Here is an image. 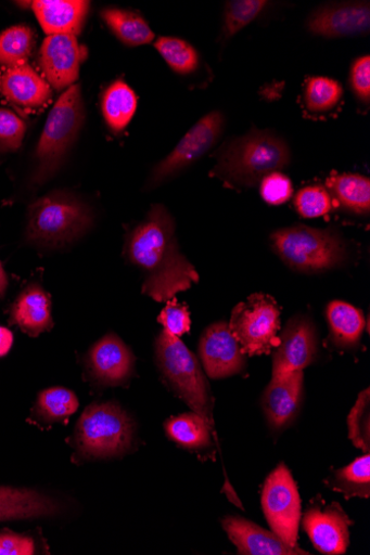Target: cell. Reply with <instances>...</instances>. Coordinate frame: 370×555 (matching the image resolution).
Listing matches in <instances>:
<instances>
[{
  "label": "cell",
  "instance_id": "d6986e66",
  "mask_svg": "<svg viewBox=\"0 0 370 555\" xmlns=\"http://www.w3.org/2000/svg\"><path fill=\"white\" fill-rule=\"evenodd\" d=\"M240 554L247 555H307L308 552L288 545L275 532H269L243 519L228 517L222 522Z\"/></svg>",
  "mask_w": 370,
  "mask_h": 555
},
{
  "label": "cell",
  "instance_id": "d590c367",
  "mask_svg": "<svg viewBox=\"0 0 370 555\" xmlns=\"http://www.w3.org/2000/svg\"><path fill=\"white\" fill-rule=\"evenodd\" d=\"M26 125L14 113L0 109V158L17 151L25 138Z\"/></svg>",
  "mask_w": 370,
  "mask_h": 555
},
{
  "label": "cell",
  "instance_id": "4fadbf2b",
  "mask_svg": "<svg viewBox=\"0 0 370 555\" xmlns=\"http://www.w3.org/2000/svg\"><path fill=\"white\" fill-rule=\"evenodd\" d=\"M86 49L74 35L48 36L40 48L39 65L47 81L61 91L78 80Z\"/></svg>",
  "mask_w": 370,
  "mask_h": 555
},
{
  "label": "cell",
  "instance_id": "f1b7e54d",
  "mask_svg": "<svg viewBox=\"0 0 370 555\" xmlns=\"http://www.w3.org/2000/svg\"><path fill=\"white\" fill-rule=\"evenodd\" d=\"M35 47V34L26 25L11 27L0 34V66L4 69L27 64Z\"/></svg>",
  "mask_w": 370,
  "mask_h": 555
},
{
  "label": "cell",
  "instance_id": "9a60e30c",
  "mask_svg": "<svg viewBox=\"0 0 370 555\" xmlns=\"http://www.w3.org/2000/svg\"><path fill=\"white\" fill-rule=\"evenodd\" d=\"M199 351L205 373L210 378L235 375L245 364L241 347L225 322L210 325L204 331Z\"/></svg>",
  "mask_w": 370,
  "mask_h": 555
},
{
  "label": "cell",
  "instance_id": "484cf974",
  "mask_svg": "<svg viewBox=\"0 0 370 555\" xmlns=\"http://www.w3.org/2000/svg\"><path fill=\"white\" fill-rule=\"evenodd\" d=\"M328 186L340 204L347 210L368 215L370 210V181L359 175H334L328 179Z\"/></svg>",
  "mask_w": 370,
  "mask_h": 555
},
{
  "label": "cell",
  "instance_id": "d4e9b609",
  "mask_svg": "<svg viewBox=\"0 0 370 555\" xmlns=\"http://www.w3.org/2000/svg\"><path fill=\"white\" fill-rule=\"evenodd\" d=\"M328 320L331 328V338L339 347L355 346L363 332L365 318L362 313L342 300L330 302Z\"/></svg>",
  "mask_w": 370,
  "mask_h": 555
},
{
  "label": "cell",
  "instance_id": "e0dca14e",
  "mask_svg": "<svg viewBox=\"0 0 370 555\" xmlns=\"http://www.w3.org/2000/svg\"><path fill=\"white\" fill-rule=\"evenodd\" d=\"M63 512L64 504L44 492L0 486V522L52 518Z\"/></svg>",
  "mask_w": 370,
  "mask_h": 555
},
{
  "label": "cell",
  "instance_id": "836d02e7",
  "mask_svg": "<svg viewBox=\"0 0 370 555\" xmlns=\"http://www.w3.org/2000/svg\"><path fill=\"white\" fill-rule=\"evenodd\" d=\"M349 438L354 446L369 453L370 449V393L361 391L348 416Z\"/></svg>",
  "mask_w": 370,
  "mask_h": 555
},
{
  "label": "cell",
  "instance_id": "ab89813d",
  "mask_svg": "<svg viewBox=\"0 0 370 555\" xmlns=\"http://www.w3.org/2000/svg\"><path fill=\"white\" fill-rule=\"evenodd\" d=\"M350 86L356 96L363 104L370 100V57L357 59L350 69Z\"/></svg>",
  "mask_w": 370,
  "mask_h": 555
},
{
  "label": "cell",
  "instance_id": "e575fe53",
  "mask_svg": "<svg viewBox=\"0 0 370 555\" xmlns=\"http://www.w3.org/2000/svg\"><path fill=\"white\" fill-rule=\"evenodd\" d=\"M297 212L306 219L321 218L333 209L332 196L321 185H310L302 189L294 198Z\"/></svg>",
  "mask_w": 370,
  "mask_h": 555
},
{
  "label": "cell",
  "instance_id": "8fae6325",
  "mask_svg": "<svg viewBox=\"0 0 370 555\" xmlns=\"http://www.w3.org/2000/svg\"><path fill=\"white\" fill-rule=\"evenodd\" d=\"M352 525L340 503L328 504L321 496L311 502L303 517V528L314 546L329 555L347 551Z\"/></svg>",
  "mask_w": 370,
  "mask_h": 555
},
{
  "label": "cell",
  "instance_id": "ffe728a7",
  "mask_svg": "<svg viewBox=\"0 0 370 555\" xmlns=\"http://www.w3.org/2000/svg\"><path fill=\"white\" fill-rule=\"evenodd\" d=\"M10 323L30 337L54 327L50 295L40 284L30 283L20 293L10 310Z\"/></svg>",
  "mask_w": 370,
  "mask_h": 555
},
{
  "label": "cell",
  "instance_id": "52a82bcc",
  "mask_svg": "<svg viewBox=\"0 0 370 555\" xmlns=\"http://www.w3.org/2000/svg\"><path fill=\"white\" fill-rule=\"evenodd\" d=\"M271 244L286 266L303 273L332 270L342 264L347 256L346 244L337 233L306 225L273 232Z\"/></svg>",
  "mask_w": 370,
  "mask_h": 555
},
{
  "label": "cell",
  "instance_id": "83f0119b",
  "mask_svg": "<svg viewBox=\"0 0 370 555\" xmlns=\"http://www.w3.org/2000/svg\"><path fill=\"white\" fill-rule=\"evenodd\" d=\"M326 485L335 492H341L346 499L353 496L369 498L370 495V457L369 453L356 460L350 465L334 472Z\"/></svg>",
  "mask_w": 370,
  "mask_h": 555
},
{
  "label": "cell",
  "instance_id": "5bb4252c",
  "mask_svg": "<svg viewBox=\"0 0 370 555\" xmlns=\"http://www.w3.org/2000/svg\"><path fill=\"white\" fill-rule=\"evenodd\" d=\"M317 354L312 323L305 317L292 319L279 337L273 354V377L304 371Z\"/></svg>",
  "mask_w": 370,
  "mask_h": 555
},
{
  "label": "cell",
  "instance_id": "9c48e42d",
  "mask_svg": "<svg viewBox=\"0 0 370 555\" xmlns=\"http://www.w3.org/2000/svg\"><path fill=\"white\" fill-rule=\"evenodd\" d=\"M261 507L272 531L288 545L297 547L302 500L297 486L284 464L280 465L264 485Z\"/></svg>",
  "mask_w": 370,
  "mask_h": 555
},
{
  "label": "cell",
  "instance_id": "74e56055",
  "mask_svg": "<svg viewBox=\"0 0 370 555\" xmlns=\"http://www.w3.org/2000/svg\"><path fill=\"white\" fill-rule=\"evenodd\" d=\"M157 322L177 337L189 333L191 327L188 308L179 305L176 299L168 300V305L158 315Z\"/></svg>",
  "mask_w": 370,
  "mask_h": 555
},
{
  "label": "cell",
  "instance_id": "44dd1931",
  "mask_svg": "<svg viewBox=\"0 0 370 555\" xmlns=\"http://www.w3.org/2000/svg\"><path fill=\"white\" fill-rule=\"evenodd\" d=\"M31 8L48 36H76L85 24L89 3L82 0H37Z\"/></svg>",
  "mask_w": 370,
  "mask_h": 555
},
{
  "label": "cell",
  "instance_id": "8992f818",
  "mask_svg": "<svg viewBox=\"0 0 370 555\" xmlns=\"http://www.w3.org/2000/svg\"><path fill=\"white\" fill-rule=\"evenodd\" d=\"M155 358L158 369L175 392L193 413L213 427V399L193 352L179 337L164 330L155 340Z\"/></svg>",
  "mask_w": 370,
  "mask_h": 555
},
{
  "label": "cell",
  "instance_id": "7402d4cb",
  "mask_svg": "<svg viewBox=\"0 0 370 555\" xmlns=\"http://www.w3.org/2000/svg\"><path fill=\"white\" fill-rule=\"evenodd\" d=\"M0 92L11 103L24 108H38L47 103L51 90L28 64L5 69L0 75Z\"/></svg>",
  "mask_w": 370,
  "mask_h": 555
},
{
  "label": "cell",
  "instance_id": "3957f363",
  "mask_svg": "<svg viewBox=\"0 0 370 555\" xmlns=\"http://www.w3.org/2000/svg\"><path fill=\"white\" fill-rule=\"evenodd\" d=\"M133 441V423L115 402H93L79 418L69 437L79 461L117 457Z\"/></svg>",
  "mask_w": 370,
  "mask_h": 555
},
{
  "label": "cell",
  "instance_id": "7c38bea8",
  "mask_svg": "<svg viewBox=\"0 0 370 555\" xmlns=\"http://www.w3.org/2000/svg\"><path fill=\"white\" fill-rule=\"evenodd\" d=\"M131 349L115 334L99 339L86 358V370L91 382L99 386H120L127 383L135 371Z\"/></svg>",
  "mask_w": 370,
  "mask_h": 555
},
{
  "label": "cell",
  "instance_id": "b9f144b4",
  "mask_svg": "<svg viewBox=\"0 0 370 555\" xmlns=\"http://www.w3.org/2000/svg\"><path fill=\"white\" fill-rule=\"evenodd\" d=\"M9 288V276L2 266L0 263V298H3Z\"/></svg>",
  "mask_w": 370,
  "mask_h": 555
},
{
  "label": "cell",
  "instance_id": "f546056e",
  "mask_svg": "<svg viewBox=\"0 0 370 555\" xmlns=\"http://www.w3.org/2000/svg\"><path fill=\"white\" fill-rule=\"evenodd\" d=\"M209 429L206 422L195 413L174 417L166 424L168 436L178 444L189 449L208 447Z\"/></svg>",
  "mask_w": 370,
  "mask_h": 555
},
{
  "label": "cell",
  "instance_id": "4dcf8cb0",
  "mask_svg": "<svg viewBox=\"0 0 370 555\" xmlns=\"http://www.w3.org/2000/svg\"><path fill=\"white\" fill-rule=\"evenodd\" d=\"M154 47L176 73L189 75L197 68L199 56L189 42L175 37H161Z\"/></svg>",
  "mask_w": 370,
  "mask_h": 555
},
{
  "label": "cell",
  "instance_id": "603a6c76",
  "mask_svg": "<svg viewBox=\"0 0 370 555\" xmlns=\"http://www.w3.org/2000/svg\"><path fill=\"white\" fill-rule=\"evenodd\" d=\"M79 409L76 393L64 387H51L39 392L27 423L41 430L55 424L67 425Z\"/></svg>",
  "mask_w": 370,
  "mask_h": 555
},
{
  "label": "cell",
  "instance_id": "4316f807",
  "mask_svg": "<svg viewBox=\"0 0 370 555\" xmlns=\"http://www.w3.org/2000/svg\"><path fill=\"white\" fill-rule=\"evenodd\" d=\"M101 16L116 37L129 47L146 44L154 39L153 31L137 13L119 9H105Z\"/></svg>",
  "mask_w": 370,
  "mask_h": 555
},
{
  "label": "cell",
  "instance_id": "1f68e13d",
  "mask_svg": "<svg viewBox=\"0 0 370 555\" xmlns=\"http://www.w3.org/2000/svg\"><path fill=\"white\" fill-rule=\"evenodd\" d=\"M343 95V88L336 80L327 77H312L307 81L305 103L312 113L333 109Z\"/></svg>",
  "mask_w": 370,
  "mask_h": 555
},
{
  "label": "cell",
  "instance_id": "60d3db41",
  "mask_svg": "<svg viewBox=\"0 0 370 555\" xmlns=\"http://www.w3.org/2000/svg\"><path fill=\"white\" fill-rule=\"evenodd\" d=\"M14 343L13 333L3 326H0V358H4L9 354Z\"/></svg>",
  "mask_w": 370,
  "mask_h": 555
},
{
  "label": "cell",
  "instance_id": "ac0fdd59",
  "mask_svg": "<svg viewBox=\"0 0 370 555\" xmlns=\"http://www.w3.org/2000/svg\"><path fill=\"white\" fill-rule=\"evenodd\" d=\"M303 371L273 377L261 397V408L270 425L280 429L288 425L298 411L303 396Z\"/></svg>",
  "mask_w": 370,
  "mask_h": 555
},
{
  "label": "cell",
  "instance_id": "d6a6232c",
  "mask_svg": "<svg viewBox=\"0 0 370 555\" xmlns=\"http://www.w3.org/2000/svg\"><path fill=\"white\" fill-rule=\"evenodd\" d=\"M266 0H232L224 15V39L228 40L250 25L268 7Z\"/></svg>",
  "mask_w": 370,
  "mask_h": 555
},
{
  "label": "cell",
  "instance_id": "277c9868",
  "mask_svg": "<svg viewBox=\"0 0 370 555\" xmlns=\"http://www.w3.org/2000/svg\"><path fill=\"white\" fill-rule=\"evenodd\" d=\"M91 225L89 207L72 193L58 191L30 206L26 236L38 246L60 248L80 238Z\"/></svg>",
  "mask_w": 370,
  "mask_h": 555
},
{
  "label": "cell",
  "instance_id": "6da1fadb",
  "mask_svg": "<svg viewBox=\"0 0 370 555\" xmlns=\"http://www.w3.org/2000/svg\"><path fill=\"white\" fill-rule=\"evenodd\" d=\"M125 256L142 275V293L155 301L170 300L188 291L200 276L181 254L175 220L161 205L127 235Z\"/></svg>",
  "mask_w": 370,
  "mask_h": 555
},
{
  "label": "cell",
  "instance_id": "cb8c5ba5",
  "mask_svg": "<svg viewBox=\"0 0 370 555\" xmlns=\"http://www.w3.org/2000/svg\"><path fill=\"white\" fill-rule=\"evenodd\" d=\"M138 105L135 91L124 81L112 83L102 95V114L114 132L124 131L133 118Z\"/></svg>",
  "mask_w": 370,
  "mask_h": 555
},
{
  "label": "cell",
  "instance_id": "30bf717a",
  "mask_svg": "<svg viewBox=\"0 0 370 555\" xmlns=\"http://www.w3.org/2000/svg\"><path fill=\"white\" fill-rule=\"evenodd\" d=\"M225 128V116L213 112L200 119L178 143L173 153L152 170L145 188L151 190L175 177L204 156Z\"/></svg>",
  "mask_w": 370,
  "mask_h": 555
},
{
  "label": "cell",
  "instance_id": "5b68a950",
  "mask_svg": "<svg viewBox=\"0 0 370 555\" xmlns=\"http://www.w3.org/2000/svg\"><path fill=\"white\" fill-rule=\"evenodd\" d=\"M85 120L79 85L69 87L50 112L36 149L33 182L41 185L61 170Z\"/></svg>",
  "mask_w": 370,
  "mask_h": 555
},
{
  "label": "cell",
  "instance_id": "ba28073f",
  "mask_svg": "<svg viewBox=\"0 0 370 555\" xmlns=\"http://www.w3.org/2000/svg\"><path fill=\"white\" fill-rule=\"evenodd\" d=\"M280 314L277 301L259 293L234 308L229 327L244 356L270 354L278 346Z\"/></svg>",
  "mask_w": 370,
  "mask_h": 555
},
{
  "label": "cell",
  "instance_id": "8d00e7d4",
  "mask_svg": "<svg viewBox=\"0 0 370 555\" xmlns=\"http://www.w3.org/2000/svg\"><path fill=\"white\" fill-rule=\"evenodd\" d=\"M260 194L268 204L280 206L291 198L293 185L286 176L275 172L261 180Z\"/></svg>",
  "mask_w": 370,
  "mask_h": 555
},
{
  "label": "cell",
  "instance_id": "7a4b0ae2",
  "mask_svg": "<svg viewBox=\"0 0 370 555\" xmlns=\"http://www.w3.org/2000/svg\"><path fill=\"white\" fill-rule=\"evenodd\" d=\"M217 159L215 176L232 184L255 186L264 178L284 170L291 163V153L283 139L253 129L220 149Z\"/></svg>",
  "mask_w": 370,
  "mask_h": 555
},
{
  "label": "cell",
  "instance_id": "f35d334b",
  "mask_svg": "<svg viewBox=\"0 0 370 555\" xmlns=\"http://www.w3.org/2000/svg\"><path fill=\"white\" fill-rule=\"evenodd\" d=\"M36 551V542L30 535L0 530V555H33Z\"/></svg>",
  "mask_w": 370,
  "mask_h": 555
},
{
  "label": "cell",
  "instance_id": "2e32d148",
  "mask_svg": "<svg viewBox=\"0 0 370 555\" xmlns=\"http://www.w3.org/2000/svg\"><path fill=\"white\" fill-rule=\"evenodd\" d=\"M310 34L343 38L367 34L370 27L369 3H339L315 10L306 22Z\"/></svg>",
  "mask_w": 370,
  "mask_h": 555
}]
</instances>
